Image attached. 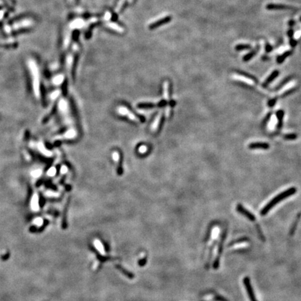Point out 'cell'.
Wrapping results in <instances>:
<instances>
[{
	"label": "cell",
	"mask_w": 301,
	"mask_h": 301,
	"mask_svg": "<svg viewBox=\"0 0 301 301\" xmlns=\"http://www.w3.org/2000/svg\"><path fill=\"white\" fill-rule=\"evenodd\" d=\"M296 192H297V188L293 187V188L287 189L286 191L281 192L280 194L277 195L275 197H274L273 199H271V200L270 201V202L268 203L266 205L264 206L263 209H261V212H260L261 216H265V215H266L267 213L269 212V211H270L272 208H273L274 206L276 205V204L282 202L283 199L288 198V197H291V196L294 195Z\"/></svg>",
	"instance_id": "6da1fadb"
},
{
	"label": "cell",
	"mask_w": 301,
	"mask_h": 301,
	"mask_svg": "<svg viewBox=\"0 0 301 301\" xmlns=\"http://www.w3.org/2000/svg\"><path fill=\"white\" fill-rule=\"evenodd\" d=\"M28 64H29V69L32 75L33 88H34L35 96L38 98L40 96V81L38 66L34 59H29L28 61Z\"/></svg>",
	"instance_id": "7a4b0ae2"
},
{
	"label": "cell",
	"mask_w": 301,
	"mask_h": 301,
	"mask_svg": "<svg viewBox=\"0 0 301 301\" xmlns=\"http://www.w3.org/2000/svg\"><path fill=\"white\" fill-rule=\"evenodd\" d=\"M117 112H118L121 116L126 117L128 119L132 121L139 122L140 121V118L138 117L137 115L132 113L128 108H127L125 106H120L117 109Z\"/></svg>",
	"instance_id": "3957f363"
},
{
	"label": "cell",
	"mask_w": 301,
	"mask_h": 301,
	"mask_svg": "<svg viewBox=\"0 0 301 301\" xmlns=\"http://www.w3.org/2000/svg\"><path fill=\"white\" fill-rule=\"evenodd\" d=\"M243 284H244L245 287L246 289L247 293H248V297H249L250 301H257L256 297L254 293L252 286L251 283H250V278L248 277H245L243 278Z\"/></svg>",
	"instance_id": "277c9868"
},
{
	"label": "cell",
	"mask_w": 301,
	"mask_h": 301,
	"mask_svg": "<svg viewBox=\"0 0 301 301\" xmlns=\"http://www.w3.org/2000/svg\"><path fill=\"white\" fill-rule=\"evenodd\" d=\"M225 237H226V232H224L223 234V236H222L221 240H220V242L219 243V247H218V255H217L216 260H215L214 263H213V268H214L215 270H217V269H218V268H219L220 259V256H221L222 252H223V243H224V241H225Z\"/></svg>",
	"instance_id": "5b68a950"
},
{
	"label": "cell",
	"mask_w": 301,
	"mask_h": 301,
	"mask_svg": "<svg viewBox=\"0 0 301 301\" xmlns=\"http://www.w3.org/2000/svg\"><path fill=\"white\" fill-rule=\"evenodd\" d=\"M236 210H237L238 212L241 213V214H242L243 216H244L246 218H248V219H249L250 221H255V220H256L255 216H254L252 213L250 212L248 209H245L243 205H241V204H238L237 206H236Z\"/></svg>",
	"instance_id": "8992f818"
},
{
	"label": "cell",
	"mask_w": 301,
	"mask_h": 301,
	"mask_svg": "<svg viewBox=\"0 0 301 301\" xmlns=\"http://www.w3.org/2000/svg\"><path fill=\"white\" fill-rule=\"evenodd\" d=\"M58 107L60 112L66 116H69V105L67 101L65 99L62 98L59 101L58 103Z\"/></svg>",
	"instance_id": "52a82bcc"
},
{
	"label": "cell",
	"mask_w": 301,
	"mask_h": 301,
	"mask_svg": "<svg viewBox=\"0 0 301 301\" xmlns=\"http://www.w3.org/2000/svg\"><path fill=\"white\" fill-rule=\"evenodd\" d=\"M32 24H33L32 21L30 20H27V19H26V20H22L19 21V22H15V23L13 24V28H11V29H22V28L29 27H30V26L32 25Z\"/></svg>",
	"instance_id": "ba28073f"
},
{
	"label": "cell",
	"mask_w": 301,
	"mask_h": 301,
	"mask_svg": "<svg viewBox=\"0 0 301 301\" xmlns=\"http://www.w3.org/2000/svg\"><path fill=\"white\" fill-rule=\"evenodd\" d=\"M162 112L161 111H160L157 114V115L155 116V119H154L153 123H152L151 126H150V130H151L153 132H156V131L157 130V129H158L159 126H160V123L161 121V119H162Z\"/></svg>",
	"instance_id": "9c48e42d"
},
{
	"label": "cell",
	"mask_w": 301,
	"mask_h": 301,
	"mask_svg": "<svg viewBox=\"0 0 301 301\" xmlns=\"http://www.w3.org/2000/svg\"><path fill=\"white\" fill-rule=\"evenodd\" d=\"M248 148L250 149H264L266 150L270 148V145L266 142H253L249 144Z\"/></svg>",
	"instance_id": "30bf717a"
},
{
	"label": "cell",
	"mask_w": 301,
	"mask_h": 301,
	"mask_svg": "<svg viewBox=\"0 0 301 301\" xmlns=\"http://www.w3.org/2000/svg\"><path fill=\"white\" fill-rule=\"evenodd\" d=\"M77 135H78V132L74 128H70L66 132H64L62 137H60V139L63 138L64 139H73L77 137Z\"/></svg>",
	"instance_id": "8fae6325"
},
{
	"label": "cell",
	"mask_w": 301,
	"mask_h": 301,
	"mask_svg": "<svg viewBox=\"0 0 301 301\" xmlns=\"http://www.w3.org/2000/svg\"><path fill=\"white\" fill-rule=\"evenodd\" d=\"M266 8L268 10H282V9H293V7L284 4H277V3H269L267 4Z\"/></svg>",
	"instance_id": "7c38bea8"
},
{
	"label": "cell",
	"mask_w": 301,
	"mask_h": 301,
	"mask_svg": "<svg viewBox=\"0 0 301 301\" xmlns=\"http://www.w3.org/2000/svg\"><path fill=\"white\" fill-rule=\"evenodd\" d=\"M112 160L114 161V162L117 164V168H118V169H117V171H118V173L119 174H121L122 172V169L121 168V166H120V161H121V155L119 153V151H117V150H115V151H114L112 154Z\"/></svg>",
	"instance_id": "4fadbf2b"
},
{
	"label": "cell",
	"mask_w": 301,
	"mask_h": 301,
	"mask_svg": "<svg viewBox=\"0 0 301 301\" xmlns=\"http://www.w3.org/2000/svg\"><path fill=\"white\" fill-rule=\"evenodd\" d=\"M280 74V71H277V70H275V71H274L271 74L269 75V77L266 80L264 81V82L263 83V85H262V86H263V87H267L268 86L269 84L271 82H273V80L275 79Z\"/></svg>",
	"instance_id": "5bb4252c"
},
{
	"label": "cell",
	"mask_w": 301,
	"mask_h": 301,
	"mask_svg": "<svg viewBox=\"0 0 301 301\" xmlns=\"http://www.w3.org/2000/svg\"><path fill=\"white\" fill-rule=\"evenodd\" d=\"M84 25H85V21L82 19L78 18L73 20L70 24V27L71 29H81L82 27H84Z\"/></svg>",
	"instance_id": "9a60e30c"
},
{
	"label": "cell",
	"mask_w": 301,
	"mask_h": 301,
	"mask_svg": "<svg viewBox=\"0 0 301 301\" xmlns=\"http://www.w3.org/2000/svg\"><path fill=\"white\" fill-rule=\"evenodd\" d=\"M284 115V112L282 110H277V112H276V116H277V118L278 120L277 126V130H280V129L282 128V127Z\"/></svg>",
	"instance_id": "2e32d148"
},
{
	"label": "cell",
	"mask_w": 301,
	"mask_h": 301,
	"mask_svg": "<svg viewBox=\"0 0 301 301\" xmlns=\"http://www.w3.org/2000/svg\"><path fill=\"white\" fill-rule=\"evenodd\" d=\"M39 199H38V195L36 194L33 196L32 199H31V208L34 211H38L39 210Z\"/></svg>",
	"instance_id": "e0dca14e"
},
{
	"label": "cell",
	"mask_w": 301,
	"mask_h": 301,
	"mask_svg": "<svg viewBox=\"0 0 301 301\" xmlns=\"http://www.w3.org/2000/svg\"><path fill=\"white\" fill-rule=\"evenodd\" d=\"M259 50V47H257V48L255 49V50H253L252 51H251L248 54H247L246 55H245L244 57H243V60L244 61V62H248V61H250V59H252L253 57H255V55H256L257 52H258Z\"/></svg>",
	"instance_id": "ac0fdd59"
},
{
	"label": "cell",
	"mask_w": 301,
	"mask_h": 301,
	"mask_svg": "<svg viewBox=\"0 0 301 301\" xmlns=\"http://www.w3.org/2000/svg\"><path fill=\"white\" fill-rule=\"evenodd\" d=\"M64 80V75H58L52 79V83L55 85H62Z\"/></svg>",
	"instance_id": "d6986e66"
},
{
	"label": "cell",
	"mask_w": 301,
	"mask_h": 301,
	"mask_svg": "<svg viewBox=\"0 0 301 301\" xmlns=\"http://www.w3.org/2000/svg\"><path fill=\"white\" fill-rule=\"evenodd\" d=\"M38 148H39V150L43 154V155H46V156H48V157H51L52 156V152L50 151V150H49L47 149V148H45L44 146H43V144H38Z\"/></svg>",
	"instance_id": "ffe728a7"
},
{
	"label": "cell",
	"mask_w": 301,
	"mask_h": 301,
	"mask_svg": "<svg viewBox=\"0 0 301 301\" xmlns=\"http://www.w3.org/2000/svg\"><path fill=\"white\" fill-rule=\"evenodd\" d=\"M291 51H286L285 52L284 54H282L281 56H280V57H277V64H282L284 61L286 59L287 57H289V56H290L291 55Z\"/></svg>",
	"instance_id": "44dd1931"
},
{
	"label": "cell",
	"mask_w": 301,
	"mask_h": 301,
	"mask_svg": "<svg viewBox=\"0 0 301 301\" xmlns=\"http://www.w3.org/2000/svg\"><path fill=\"white\" fill-rule=\"evenodd\" d=\"M94 245H95L96 248L98 250L100 253L102 254V255H105V250L101 242H100L98 239H96L95 241H94Z\"/></svg>",
	"instance_id": "7402d4cb"
},
{
	"label": "cell",
	"mask_w": 301,
	"mask_h": 301,
	"mask_svg": "<svg viewBox=\"0 0 301 301\" xmlns=\"http://www.w3.org/2000/svg\"><path fill=\"white\" fill-rule=\"evenodd\" d=\"M238 73H239V75H242V76H243V77H246V78L250 79V80H251L252 81L255 82V83H258V80H257V79L256 78H255L254 76H252V75L248 74V73H246L245 72H242V71H239Z\"/></svg>",
	"instance_id": "603a6c76"
},
{
	"label": "cell",
	"mask_w": 301,
	"mask_h": 301,
	"mask_svg": "<svg viewBox=\"0 0 301 301\" xmlns=\"http://www.w3.org/2000/svg\"><path fill=\"white\" fill-rule=\"evenodd\" d=\"M300 216H301L300 213V214H298V216H297L296 220H295V222H294V223H293V225H292L291 229V231H290V232H289L290 235H291V236H293V234H294V232H295V229H296L297 225H298V222H299V220H300Z\"/></svg>",
	"instance_id": "cb8c5ba5"
},
{
	"label": "cell",
	"mask_w": 301,
	"mask_h": 301,
	"mask_svg": "<svg viewBox=\"0 0 301 301\" xmlns=\"http://www.w3.org/2000/svg\"><path fill=\"white\" fill-rule=\"evenodd\" d=\"M283 138H284L285 140L293 141L298 138V135L295 133H289L283 136Z\"/></svg>",
	"instance_id": "d4e9b609"
},
{
	"label": "cell",
	"mask_w": 301,
	"mask_h": 301,
	"mask_svg": "<svg viewBox=\"0 0 301 301\" xmlns=\"http://www.w3.org/2000/svg\"><path fill=\"white\" fill-rule=\"evenodd\" d=\"M251 48V46L249 44H239L235 47L236 50L237 51H242L244 50H249Z\"/></svg>",
	"instance_id": "484cf974"
},
{
	"label": "cell",
	"mask_w": 301,
	"mask_h": 301,
	"mask_svg": "<svg viewBox=\"0 0 301 301\" xmlns=\"http://www.w3.org/2000/svg\"><path fill=\"white\" fill-rule=\"evenodd\" d=\"M148 150V148L147 146H146V145L144 144H142L141 145V146H139V147H138V153H140V154H145L147 153Z\"/></svg>",
	"instance_id": "4316f807"
},
{
	"label": "cell",
	"mask_w": 301,
	"mask_h": 301,
	"mask_svg": "<svg viewBox=\"0 0 301 301\" xmlns=\"http://www.w3.org/2000/svg\"><path fill=\"white\" fill-rule=\"evenodd\" d=\"M108 27H109L110 29H112L113 30L119 31V32H122V31H123L122 28L119 25H118V24H114V23L110 24L109 25H108Z\"/></svg>",
	"instance_id": "83f0119b"
},
{
	"label": "cell",
	"mask_w": 301,
	"mask_h": 301,
	"mask_svg": "<svg viewBox=\"0 0 301 301\" xmlns=\"http://www.w3.org/2000/svg\"><path fill=\"white\" fill-rule=\"evenodd\" d=\"M47 174H48V175L49 176H55L56 174H57V169L55 167H50V169H48V172H47Z\"/></svg>",
	"instance_id": "f1b7e54d"
},
{
	"label": "cell",
	"mask_w": 301,
	"mask_h": 301,
	"mask_svg": "<svg viewBox=\"0 0 301 301\" xmlns=\"http://www.w3.org/2000/svg\"><path fill=\"white\" fill-rule=\"evenodd\" d=\"M61 94V92L59 90H56L55 91V92H53L51 94V95H50V98H51V99L52 100V101H55V100H56L57 98L59 97V95H60Z\"/></svg>",
	"instance_id": "f546056e"
},
{
	"label": "cell",
	"mask_w": 301,
	"mask_h": 301,
	"mask_svg": "<svg viewBox=\"0 0 301 301\" xmlns=\"http://www.w3.org/2000/svg\"><path fill=\"white\" fill-rule=\"evenodd\" d=\"M248 240V239H247V238H242V239H238L237 241H232V242H231L230 243H229V245L228 246H234V245L236 244V243H243V242H246V241H247Z\"/></svg>",
	"instance_id": "4dcf8cb0"
},
{
	"label": "cell",
	"mask_w": 301,
	"mask_h": 301,
	"mask_svg": "<svg viewBox=\"0 0 301 301\" xmlns=\"http://www.w3.org/2000/svg\"><path fill=\"white\" fill-rule=\"evenodd\" d=\"M271 114H272V113L270 112V113L268 114L266 116L265 118H264V119L262 121V126H266V124L268 123V121L270 120Z\"/></svg>",
	"instance_id": "1f68e13d"
},
{
	"label": "cell",
	"mask_w": 301,
	"mask_h": 301,
	"mask_svg": "<svg viewBox=\"0 0 301 301\" xmlns=\"http://www.w3.org/2000/svg\"><path fill=\"white\" fill-rule=\"evenodd\" d=\"M291 80V78H286V80H283V81H282V82H281V83H280V85H278V86H277V87H276V89H275V91H278V90H279V89H281V88H282V87H283V86H284V85H286V83H287V82H288L289 81V80Z\"/></svg>",
	"instance_id": "d6a6232c"
},
{
	"label": "cell",
	"mask_w": 301,
	"mask_h": 301,
	"mask_svg": "<svg viewBox=\"0 0 301 301\" xmlns=\"http://www.w3.org/2000/svg\"><path fill=\"white\" fill-rule=\"evenodd\" d=\"M277 98H272L269 100V101L268 102V105L269 107H273L276 104V102H277Z\"/></svg>",
	"instance_id": "836d02e7"
},
{
	"label": "cell",
	"mask_w": 301,
	"mask_h": 301,
	"mask_svg": "<svg viewBox=\"0 0 301 301\" xmlns=\"http://www.w3.org/2000/svg\"><path fill=\"white\" fill-rule=\"evenodd\" d=\"M46 195L51 197H58L59 196V194L53 191H48L46 192Z\"/></svg>",
	"instance_id": "e575fe53"
},
{
	"label": "cell",
	"mask_w": 301,
	"mask_h": 301,
	"mask_svg": "<svg viewBox=\"0 0 301 301\" xmlns=\"http://www.w3.org/2000/svg\"><path fill=\"white\" fill-rule=\"evenodd\" d=\"M117 267H118V268L119 269V270H120L121 271H122V272H123L124 274L128 276V277H133V275H130V273L128 272V271L126 270L125 269L121 267L120 266H117Z\"/></svg>",
	"instance_id": "d590c367"
},
{
	"label": "cell",
	"mask_w": 301,
	"mask_h": 301,
	"mask_svg": "<svg viewBox=\"0 0 301 301\" xmlns=\"http://www.w3.org/2000/svg\"><path fill=\"white\" fill-rule=\"evenodd\" d=\"M68 171H69V167L66 165H63L62 167H61L60 172L62 174H67Z\"/></svg>",
	"instance_id": "8d00e7d4"
},
{
	"label": "cell",
	"mask_w": 301,
	"mask_h": 301,
	"mask_svg": "<svg viewBox=\"0 0 301 301\" xmlns=\"http://www.w3.org/2000/svg\"><path fill=\"white\" fill-rule=\"evenodd\" d=\"M42 174V171L40 169H37V170H35L32 172V176L35 178H38L41 176Z\"/></svg>",
	"instance_id": "74e56055"
},
{
	"label": "cell",
	"mask_w": 301,
	"mask_h": 301,
	"mask_svg": "<svg viewBox=\"0 0 301 301\" xmlns=\"http://www.w3.org/2000/svg\"><path fill=\"white\" fill-rule=\"evenodd\" d=\"M273 50V47L271 46L270 45H269L268 43H267L266 45V52H270Z\"/></svg>",
	"instance_id": "f35d334b"
},
{
	"label": "cell",
	"mask_w": 301,
	"mask_h": 301,
	"mask_svg": "<svg viewBox=\"0 0 301 301\" xmlns=\"http://www.w3.org/2000/svg\"><path fill=\"white\" fill-rule=\"evenodd\" d=\"M35 223L38 226H41L43 225V220H42L41 218H37V219H36V220H35Z\"/></svg>",
	"instance_id": "ab89813d"
},
{
	"label": "cell",
	"mask_w": 301,
	"mask_h": 301,
	"mask_svg": "<svg viewBox=\"0 0 301 301\" xmlns=\"http://www.w3.org/2000/svg\"><path fill=\"white\" fill-rule=\"evenodd\" d=\"M288 36H289V37L291 38L293 37V31L292 30V29H290V30L288 31Z\"/></svg>",
	"instance_id": "60d3db41"
},
{
	"label": "cell",
	"mask_w": 301,
	"mask_h": 301,
	"mask_svg": "<svg viewBox=\"0 0 301 301\" xmlns=\"http://www.w3.org/2000/svg\"><path fill=\"white\" fill-rule=\"evenodd\" d=\"M4 10H0V20L3 18V15H4Z\"/></svg>",
	"instance_id": "b9f144b4"
},
{
	"label": "cell",
	"mask_w": 301,
	"mask_h": 301,
	"mask_svg": "<svg viewBox=\"0 0 301 301\" xmlns=\"http://www.w3.org/2000/svg\"><path fill=\"white\" fill-rule=\"evenodd\" d=\"M290 43H291V45L292 47H294L296 45V42H295V41H293V39H291V42H290Z\"/></svg>",
	"instance_id": "7bdbcfd3"
},
{
	"label": "cell",
	"mask_w": 301,
	"mask_h": 301,
	"mask_svg": "<svg viewBox=\"0 0 301 301\" xmlns=\"http://www.w3.org/2000/svg\"><path fill=\"white\" fill-rule=\"evenodd\" d=\"M293 24H294V22H293V20L289 21V26H293Z\"/></svg>",
	"instance_id": "ee69618b"
},
{
	"label": "cell",
	"mask_w": 301,
	"mask_h": 301,
	"mask_svg": "<svg viewBox=\"0 0 301 301\" xmlns=\"http://www.w3.org/2000/svg\"><path fill=\"white\" fill-rule=\"evenodd\" d=\"M6 1H7V3H9L10 5L12 4V0H6Z\"/></svg>",
	"instance_id": "f6af8a7d"
}]
</instances>
